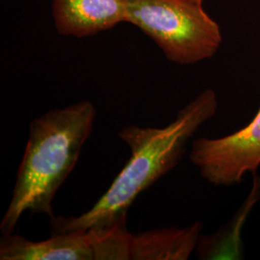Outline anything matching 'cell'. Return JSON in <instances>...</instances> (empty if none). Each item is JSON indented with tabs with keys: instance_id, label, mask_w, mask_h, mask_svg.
Masks as SVG:
<instances>
[{
	"instance_id": "obj_1",
	"label": "cell",
	"mask_w": 260,
	"mask_h": 260,
	"mask_svg": "<svg viewBox=\"0 0 260 260\" xmlns=\"http://www.w3.org/2000/svg\"><path fill=\"white\" fill-rule=\"evenodd\" d=\"M218 109L217 94L205 89L164 127L130 124L119 131L129 148V159L110 187L86 212L75 217L50 218L52 233L103 230L126 224L130 206L138 196L166 176L183 157L188 142Z\"/></svg>"
},
{
	"instance_id": "obj_2",
	"label": "cell",
	"mask_w": 260,
	"mask_h": 260,
	"mask_svg": "<svg viewBox=\"0 0 260 260\" xmlns=\"http://www.w3.org/2000/svg\"><path fill=\"white\" fill-rule=\"evenodd\" d=\"M95 115L93 103L82 101L31 121L12 199L0 223L2 235L14 233L27 211L54 217L53 199L75 169Z\"/></svg>"
},
{
	"instance_id": "obj_3",
	"label": "cell",
	"mask_w": 260,
	"mask_h": 260,
	"mask_svg": "<svg viewBox=\"0 0 260 260\" xmlns=\"http://www.w3.org/2000/svg\"><path fill=\"white\" fill-rule=\"evenodd\" d=\"M126 22L149 36L177 65L212 58L223 42L219 24L203 0H127Z\"/></svg>"
},
{
	"instance_id": "obj_4",
	"label": "cell",
	"mask_w": 260,
	"mask_h": 260,
	"mask_svg": "<svg viewBox=\"0 0 260 260\" xmlns=\"http://www.w3.org/2000/svg\"><path fill=\"white\" fill-rule=\"evenodd\" d=\"M190 160L202 177L214 186L240 183L260 166V107L247 125L220 138L192 142Z\"/></svg>"
},
{
	"instance_id": "obj_5",
	"label": "cell",
	"mask_w": 260,
	"mask_h": 260,
	"mask_svg": "<svg viewBox=\"0 0 260 260\" xmlns=\"http://www.w3.org/2000/svg\"><path fill=\"white\" fill-rule=\"evenodd\" d=\"M1 260H100L96 230L52 233L42 241L19 234L2 235Z\"/></svg>"
},
{
	"instance_id": "obj_6",
	"label": "cell",
	"mask_w": 260,
	"mask_h": 260,
	"mask_svg": "<svg viewBox=\"0 0 260 260\" xmlns=\"http://www.w3.org/2000/svg\"><path fill=\"white\" fill-rule=\"evenodd\" d=\"M57 32L85 38L126 22L127 0H53Z\"/></svg>"
},
{
	"instance_id": "obj_7",
	"label": "cell",
	"mask_w": 260,
	"mask_h": 260,
	"mask_svg": "<svg viewBox=\"0 0 260 260\" xmlns=\"http://www.w3.org/2000/svg\"><path fill=\"white\" fill-rule=\"evenodd\" d=\"M203 223L162 228L132 234L130 260L189 259L202 236Z\"/></svg>"
}]
</instances>
